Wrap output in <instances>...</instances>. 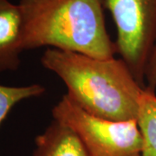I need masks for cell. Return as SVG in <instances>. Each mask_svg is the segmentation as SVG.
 Segmentation results:
<instances>
[{"instance_id": "8", "label": "cell", "mask_w": 156, "mask_h": 156, "mask_svg": "<svg viewBox=\"0 0 156 156\" xmlns=\"http://www.w3.org/2000/svg\"><path fill=\"white\" fill-rule=\"evenodd\" d=\"M45 88L38 83L26 86H5L0 84V125L8 115L11 108L21 101L41 96Z\"/></svg>"}, {"instance_id": "1", "label": "cell", "mask_w": 156, "mask_h": 156, "mask_svg": "<svg viewBox=\"0 0 156 156\" xmlns=\"http://www.w3.org/2000/svg\"><path fill=\"white\" fill-rule=\"evenodd\" d=\"M41 63L61 78L66 95L90 115L111 121L137 120L145 89L122 58L100 59L48 48Z\"/></svg>"}, {"instance_id": "3", "label": "cell", "mask_w": 156, "mask_h": 156, "mask_svg": "<svg viewBox=\"0 0 156 156\" xmlns=\"http://www.w3.org/2000/svg\"><path fill=\"white\" fill-rule=\"evenodd\" d=\"M52 116L72 128L89 156H140L143 138L137 120L111 121L96 117L67 95L52 108Z\"/></svg>"}, {"instance_id": "6", "label": "cell", "mask_w": 156, "mask_h": 156, "mask_svg": "<svg viewBox=\"0 0 156 156\" xmlns=\"http://www.w3.org/2000/svg\"><path fill=\"white\" fill-rule=\"evenodd\" d=\"M32 156H89V154L72 128L53 120L35 138Z\"/></svg>"}, {"instance_id": "2", "label": "cell", "mask_w": 156, "mask_h": 156, "mask_svg": "<svg viewBox=\"0 0 156 156\" xmlns=\"http://www.w3.org/2000/svg\"><path fill=\"white\" fill-rule=\"evenodd\" d=\"M24 50L49 47L100 59L115 57L103 0H20Z\"/></svg>"}, {"instance_id": "9", "label": "cell", "mask_w": 156, "mask_h": 156, "mask_svg": "<svg viewBox=\"0 0 156 156\" xmlns=\"http://www.w3.org/2000/svg\"><path fill=\"white\" fill-rule=\"evenodd\" d=\"M146 89L154 91L156 89V42L152 50L145 72Z\"/></svg>"}, {"instance_id": "7", "label": "cell", "mask_w": 156, "mask_h": 156, "mask_svg": "<svg viewBox=\"0 0 156 156\" xmlns=\"http://www.w3.org/2000/svg\"><path fill=\"white\" fill-rule=\"evenodd\" d=\"M138 124L143 138L140 156H156V95L145 89L139 102Z\"/></svg>"}, {"instance_id": "4", "label": "cell", "mask_w": 156, "mask_h": 156, "mask_svg": "<svg viewBox=\"0 0 156 156\" xmlns=\"http://www.w3.org/2000/svg\"><path fill=\"white\" fill-rule=\"evenodd\" d=\"M103 1L116 27L117 54L146 89V68L156 42V0Z\"/></svg>"}, {"instance_id": "5", "label": "cell", "mask_w": 156, "mask_h": 156, "mask_svg": "<svg viewBox=\"0 0 156 156\" xmlns=\"http://www.w3.org/2000/svg\"><path fill=\"white\" fill-rule=\"evenodd\" d=\"M23 17L20 6L0 0V72L15 71L23 51Z\"/></svg>"}]
</instances>
